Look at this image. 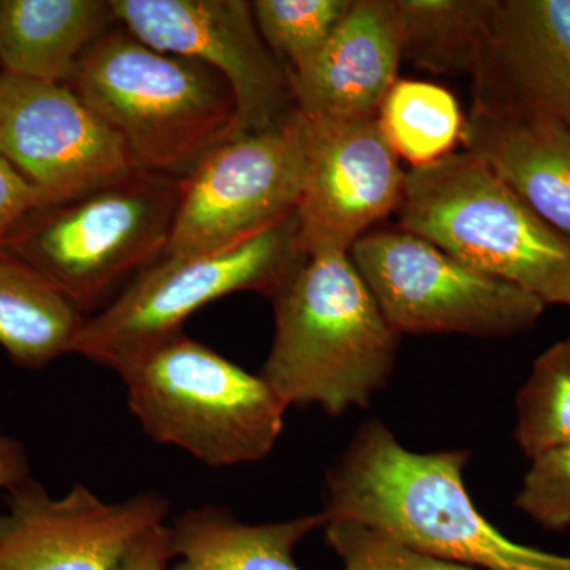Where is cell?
I'll use <instances>...</instances> for the list:
<instances>
[{"instance_id":"cell-22","label":"cell","mask_w":570,"mask_h":570,"mask_svg":"<svg viewBox=\"0 0 570 570\" xmlns=\"http://www.w3.org/2000/svg\"><path fill=\"white\" fill-rule=\"evenodd\" d=\"M515 441L531 460L570 445V336L532 365L517 396Z\"/></svg>"},{"instance_id":"cell-19","label":"cell","mask_w":570,"mask_h":570,"mask_svg":"<svg viewBox=\"0 0 570 570\" xmlns=\"http://www.w3.org/2000/svg\"><path fill=\"white\" fill-rule=\"evenodd\" d=\"M85 321L50 281L0 249V347L14 365L39 370L73 354Z\"/></svg>"},{"instance_id":"cell-14","label":"cell","mask_w":570,"mask_h":570,"mask_svg":"<svg viewBox=\"0 0 570 570\" xmlns=\"http://www.w3.org/2000/svg\"><path fill=\"white\" fill-rule=\"evenodd\" d=\"M475 105L535 108L570 126V0H498Z\"/></svg>"},{"instance_id":"cell-10","label":"cell","mask_w":570,"mask_h":570,"mask_svg":"<svg viewBox=\"0 0 570 570\" xmlns=\"http://www.w3.org/2000/svg\"><path fill=\"white\" fill-rule=\"evenodd\" d=\"M111 7L118 24L149 47L223 75L235 96L234 137L272 129L296 111L291 75L262 39L253 2L111 0Z\"/></svg>"},{"instance_id":"cell-4","label":"cell","mask_w":570,"mask_h":570,"mask_svg":"<svg viewBox=\"0 0 570 570\" xmlns=\"http://www.w3.org/2000/svg\"><path fill=\"white\" fill-rule=\"evenodd\" d=\"M115 371L142 431L206 466L264 460L283 433L287 406L265 379L183 330L138 348Z\"/></svg>"},{"instance_id":"cell-26","label":"cell","mask_w":570,"mask_h":570,"mask_svg":"<svg viewBox=\"0 0 570 570\" xmlns=\"http://www.w3.org/2000/svg\"><path fill=\"white\" fill-rule=\"evenodd\" d=\"M48 205L45 195L9 160L0 157V245L33 212Z\"/></svg>"},{"instance_id":"cell-13","label":"cell","mask_w":570,"mask_h":570,"mask_svg":"<svg viewBox=\"0 0 570 570\" xmlns=\"http://www.w3.org/2000/svg\"><path fill=\"white\" fill-rule=\"evenodd\" d=\"M404 181L406 171L379 129L377 115L307 119L306 174L296 208L302 253L348 254L371 225L397 209Z\"/></svg>"},{"instance_id":"cell-24","label":"cell","mask_w":570,"mask_h":570,"mask_svg":"<svg viewBox=\"0 0 570 570\" xmlns=\"http://www.w3.org/2000/svg\"><path fill=\"white\" fill-rule=\"evenodd\" d=\"M324 528L343 570H479L414 549L355 520L326 519Z\"/></svg>"},{"instance_id":"cell-27","label":"cell","mask_w":570,"mask_h":570,"mask_svg":"<svg viewBox=\"0 0 570 570\" xmlns=\"http://www.w3.org/2000/svg\"><path fill=\"white\" fill-rule=\"evenodd\" d=\"M170 562V530L159 524L135 543L121 570H167Z\"/></svg>"},{"instance_id":"cell-5","label":"cell","mask_w":570,"mask_h":570,"mask_svg":"<svg viewBox=\"0 0 570 570\" xmlns=\"http://www.w3.org/2000/svg\"><path fill=\"white\" fill-rule=\"evenodd\" d=\"M401 230L461 264L570 306V243L543 223L493 170L468 151L406 171Z\"/></svg>"},{"instance_id":"cell-11","label":"cell","mask_w":570,"mask_h":570,"mask_svg":"<svg viewBox=\"0 0 570 570\" xmlns=\"http://www.w3.org/2000/svg\"><path fill=\"white\" fill-rule=\"evenodd\" d=\"M168 509L157 491L107 502L77 483L55 498L26 479L0 513V570H121L135 543L165 524Z\"/></svg>"},{"instance_id":"cell-18","label":"cell","mask_w":570,"mask_h":570,"mask_svg":"<svg viewBox=\"0 0 570 570\" xmlns=\"http://www.w3.org/2000/svg\"><path fill=\"white\" fill-rule=\"evenodd\" d=\"M325 524L324 512L247 524L214 505L186 510L168 527L167 570H302L294 560L295 547Z\"/></svg>"},{"instance_id":"cell-7","label":"cell","mask_w":570,"mask_h":570,"mask_svg":"<svg viewBox=\"0 0 570 570\" xmlns=\"http://www.w3.org/2000/svg\"><path fill=\"white\" fill-rule=\"evenodd\" d=\"M303 258L296 213L238 245L163 257L86 317L73 354L115 370L138 348L181 332L216 299L245 291L272 298Z\"/></svg>"},{"instance_id":"cell-23","label":"cell","mask_w":570,"mask_h":570,"mask_svg":"<svg viewBox=\"0 0 570 570\" xmlns=\"http://www.w3.org/2000/svg\"><path fill=\"white\" fill-rule=\"evenodd\" d=\"M352 0H255V22L266 47L291 78L306 69L336 31Z\"/></svg>"},{"instance_id":"cell-17","label":"cell","mask_w":570,"mask_h":570,"mask_svg":"<svg viewBox=\"0 0 570 570\" xmlns=\"http://www.w3.org/2000/svg\"><path fill=\"white\" fill-rule=\"evenodd\" d=\"M115 24L111 0H0V71L66 85Z\"/></svg>"},{"instance_id":"cell-21","label":"cell","mask_w":570,"mask_h":570,"mask_svg":"<svg viewBox=\"0 0 570 570\" xmlns=\"http://www.w3.org/2000/svg\"><path fill=\"white\" fill-rule=\"evenodd\" d=\"M390 148L412 167L436 163L461 141L464 118L455 97L442 86L396 80L377 111Z\"/></svg>"},{"instance_id":"cell-15","label":"cell","mask_w":570,"mask_h":570,"mask_svg":"<svg viewBox=\"0 0 570 570\" xmlns=\"http://www.w3.org/2000/svg\"><path fill=\"white\" fill-rule=\"evenodd\" d=\"M401 59L395 0H352L324 50L291 78L296 110L311 121L377 115Z\"/></svg>"},{"instance_id":"cell-16","label":"cell","mask_w":570,"mask_h":570,"mask_svg":"<svg viewBox=\"0 0 570 570\" xmlns=\"http://www.w3.org/2000/svg\"><path fill=\"white\" fill-rule=\"evenodd\" d=\"M461 142L570 243L569 124L535 108L474 104Z\"/></svg>"},{"instance_id":"cell-25","label":"cell","mask_w":570,"mask_h":570,"mask_svg":"<svg viewBox=\"0 0 570 570\" xmlns=\"http://www.w3.org/2000/svg\"><path fill=\"white\" fill-rule=\"evenodd\" d=\"M515 504L546 530L570 527V445L532 460Z\"/></svg>"},{"instance_id":"cell-20","label":"cell","mask_w":570,"mask_h":570,"mask_svg":"<svg viewBox=\"0 0 570 570\" xmlns=\"http://www.w3.org/2000/svg\"><path fill=\"white\" fill-rule=\"evenodd\" d=\"M498 0H395L401 58L439 75L478 77Z\"/></svg>"},{"instance_id":"cell-28","label":"cell","mask_w":570,"mask_h":570,"mask_svg":"<svg viewBox=\"0 0 570 570\" xmlns=\"http://www.w3.org/2000/svg\"><path fill=\"white\" fill-rule=\"evenodd\" d=\"M29 478L31 474L24 449L20 442L7 436L0 428V494L3 491L9 493Z\"/></svg>"},{"instance_id":"cell-9","label":"cell","mask_w":570,"mask_h":570,"mask_svg":"<svg viewBox=\"0 0 570 570\" xmlns=\"http://www.w3.org/2000/svg\"><path fill=\"white\" fill-rule=\"evenodd\" d=\"M306 153L307 119L298 110L272 129L219 142L183 179L163 257L225 249L291 217L302 197Z\"/></svg>"},{"instance_id":"cell-8","label":"cell","mask_w":570,"mask_h":570,"mask_svg":"<svg viewBox=\"0 0 570 570\" xmlns=\"http://www.w3.org/2000/svg\"><path fill=\"white\" fill-rule=\"evenodd\" d=\"M348 255L400 335L512 336L538 324L547 307L530 292L483 275L401 228L362 236Z\"/></svg>"},{"instance_id":"cell-6","label":"cell","mask_w":570,"mask_h":570,"mask_svg":"<svg viewBox=\"0 0 570 570\" xmlns=\"http://www.w3.org/2000/svg\"><path fill=\"white\" fill-rule=\"evenodd\" d=\"M183 179L134 170L41 206L0 245L50 281L82 316L108 305L124 283L163 258Z\"/></svg>"},{"instance_id":"cell-2","label":"cell","mask_w":570,"mask_h":570,"mask_svg":"<svg viewBox=\"0 0 570 570\" xmlns=\"http://www.w3.org/2000/svg\"><path fill=\"white\" fill-rule=\"evenodd\" d=\"M272 299L275 340L261 376L285 406L343 415L387 385L400 333L351 255H305Z\"/></svg>"},{"instance_id":"cell-3","label":"cell","mask_w":570,"mask_h":570,"mask_svg":"<svg viewBox=\"0 0 570 570\" xmlns=\"http://www.w3.org/2000/svg\"><path fill=\"white\" fill-rule=\"evenodd\" d=\"M122 142L135 170L187 178L234 137L230 85L212 67L149 47L115 24L66 82Z\"/></svg>"},{"instance_id":"cell-1","label":"cell","mask_w":570,"mask_h":570,"mask_svg":"<svg viewBox=\"0 0 570 570\" xmlns=\"http://www.w3.org/2000/svg\"><path fill=\"white\" fill-rule=\"evenodd\" d=\"M468 460L466 450L412 452L373 420L330 469L324 513L479 570H570V558L512 542L475 509L463 482Z\"/></svg>"},{"instance_id":"cell-12","label":"cell","mask_w":570,"mask_h":570,"mask_svg":"<svg viewBox=\"0 0 570 570\" xmlns=\"http://www.w3.org/2000/svg\"><path fill=\"white\" fill-rule=\"evenodd\" d=\"M0 157L47 198L70 200L135 170L119 138L66 85L0 71Z\"/></svg>"}]
</instances>
